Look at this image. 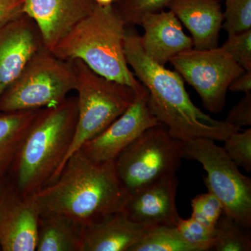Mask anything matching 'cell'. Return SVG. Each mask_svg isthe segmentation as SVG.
<instances>
[{
    "label": "cell",
    "instance_id": "1",
    "mask_svg": "<svg viewBox=\"0 0 251 251\" xmlns=\"http://www.w3.org/2000/svg\"><path fill=\"white\" fill-rule=\"evenodd\" d=\"M39 215H62L84 225L124 210L130 196L119 179L115 161L96 163L79 150L58 177L27 196Z\"/></svg>",
    "mask_w": 251,
    "mask_h": 251
},
{
    "label": "cell",
    "instance_id": "2",
    "mask_svg": "<svg viewBox=\"0 0 251 251\" xmlns=\"http://www.w3.org/2000/svg\"><path fill=\"white\" fill-rule=\"evenodd\" d=\"M124 50L127 64L148 92V104L159 123L175 138L186 142L197 138L224 141L239 130L226 121L213 119L194 105L176 71L157 64L144 52L140 36L126 26Z\"/></svg>",
    "mask_w": 251,
    "mask_h": 251
},
{
    "label": "cell",
    "instance_id": "3",
    "mask_svg": "<svg viewBox=\"0 0 251 251\" xmlns=\"http://www.w3.org/2000/svg\"><path fill=\"white\" fill-rule=\"evenodd\" d=\"M126 29L125 21L115 6L96 4L93 11L50 52L64 61L80 59L100 76L128 86L137 93L144 85L130 70L126 59Z\"/></svg>",
    "mask_w": 251,
    "mask_h": 251
},
{
    "label": "cell",
    "instance_id": "4",
    "mask_svg": "<svg viewBox=\"0 0 251 251\" xmlns=\"http://www.w3.org/2000/svg\"><path fill=\"white\" fill-rule=\"evenodd\" d=\"M77 120V98H67L58 105L41 109L14 163L16 188L23 197L58 177L72 145Z\"/></svg>",
    "mask_w": 251,
    "mask_h": 251
},
{
    "label": "cell",
    "instance_id": "5",
    "mask_svg": "<svg viewBox=\"0 0 251 251\" xmlns=\"http://www.w3.org/2000/svg\"><path fill=\"white\" fill-rule=\"evenodd\" d=\"M69 62L76 75L77 120L63 167L73 153L118 118L135 97L133 89L100 76L80 59Z\"/></svg>",
    "mask_w": 251,
    "mask_h": 251
},
{
    "label": "cell",
    "instance_id": "6",
    "mask_svg": "<svg viewBox=\"0 0 251 251\" xmlns=\"http://www.w3.org/2000/svg\"><path fill=\"white\" fill-rule=\"evenodd\" d=\"M72 63L42 47L0 97V113L56 106L76 88Z\"/></svg>",
    "mask_w": 251,
    "mask_h": 251
},
{
    "label": "cell",
    "instance_id": "7",
    "mask_svg": "<svg viewBox=\"0 0 251 251\" xmlns=\"http://www.w3.org/2000/svg\"><path fill=\"white\" fill-rule=\"evenodd\" d=\"M185 142L158 124L125 149L115 161L119 179L130 196L163 178L176 175L185 158Z\"/></svg>",
    "mask_w": 251,
    "mask_h": 251
},
{
    "label": "cell",
    "instance_id": "8",
    "mask_svg": "<svg viewBox=\"0 0 251 251\" xmlns=\"http://www.w3.org/2000/svg\"><path fill=\"white\" fill-rule=\"evenodd\" d=\"M185 158L196 160L206 172L208 191L219 200L224 214L251 227V179L243 175L215 140L197 138L185 142Z\"/></svg>",
    "mask_w": 251,
    "mask_h": 251
},
{
    "label": "cell",
    "instance_id": "9",
    "mask_svg": "<svg viewBox=\"0 0 251 251\" xmlns=\"http://www.w3.org/2000/svg\"><path fill=\"white\" fill-rule=\"evenodd\" d=\"M170 62L199 94L204 108L213 113L224 110L229 85L245 71L222 47L189 49Z\"/></svg>",
    "mask_w": 251,
    "mask_h": 251
},
{
    "label": "cell",
    "instance_id": "10",
    "mask_svg": "<svg viewBox=\"0 0 251 251\" xmlns=\"http://www.w3.org/2000/svg\"><path fill=\"white\" fill-rule=\"evenodd\" d=\"M158 124L148 104V92L144 86L135 93L129 107L100 134L84 144L82 152L96 163L115 161L145 130Z\"/></svg>",
    "mask_w": 251,
    "mask_h": 251
},
{
    "label": "cell",
    "instance_id": "11",
    "mask_svg": "<svg viewBox=\"0 0 251 251\" xmlns=\"http://www.w3.org/2000/svg\"><path fill=\"white\" fill-rule=\"evenodd\" d=\"M44 46L37 25L25 14L0 27V97Z\"/></svg>",
    "mask_w": 251,
    "mask_h": 251
},
{
    "label": "cell",
    "instance_id": "12",
    "mask_svg": "<svg viewBox=\"0 0 251 251\" xmlns=\"http://www.w3.org/2000/svg\"><path fill=\"white\" fill-rule=\"evenodd\" d=\"M39 218V211L30 200L4 183L0 195L1 251H36Z\"/></svg>",
    "mask_w": 251,
    "mask_h": 251
},
{
    "label": "cell",
    "instance_id": "13",
    "mask_svg": "<svg viewBox=\"0 0 251 251\" xmlns=\"http://www.w3.org/2000/svg\"><path fill=\"white\" fill-rule=\"evenodd\" d=\"M96 4L94 0H25L23 12L37 25L44 47L50 51Z\"/></svg>",
    "mask_w": 251,
    "mask_h": 251
},
{
    "label": "cell",
    "instance_id": "14",
    "mask_svg": "<svg viewBox=\"0 0 251 251\" xmlns=\"http://www.w3.org/2000/svg\"><path fill=\"white\" fill-rule=\"evenodd\" d=\"M176 175L163 178L131 195L125 210L133 222L175 227L181 219L176 206Z\"/></svg>",
    "mask_w": 251,
    "mask_h": 251
},
{
    "label": "cell",
    "instance_id": "15",
    "mask_svg": "<svg viewBox=\"0 0 251 251\" xmlns=\"http://www.w3.org/2000/svg\"><path fill=\"white\" fill-rule=\"evenodd\" d=\"M139 25L145 30L140 36L144 52L160 65L165 66L180 52L193 49L192 39L185 34L181 22L171 10L145 15Z\"/></svg>",
    "mask_w": 251,
    "mask_h": 251
},
{
    "label": "cell",
    "instance_id": "16",
    "mask_svg": "<svg viewBox=\"0 0 251 251\" xmlns=\"http://www.w3.org/2000/svg\"><path fill=\"white\" fill-rule=\"evenodd\" d=\"M151 226L137 224L125 209L84 226L81 251H129Z\"/></svg>",
    "mask_w": 251,
    "mask_h": 251
},
{
    "label": "cell",
    "instance_id": "17",
    "mask_svg": "<svg viewBox=\"0 0 251 251\" xmlns=\"http://www.w3.org/2000/svg\"><path fill=\"white\" fill-rule=\"evenodd\" d=\"M168 9L191 34L193 49L219 47L224 12L219 0H173Z\"/></svg>",
    "mask_w": 251,
    "mask_h": 251
},
{
    "label": "cell",
    "instance_id": "18",
    "mask_svg": "<svg viewBox=\"0 0 251 251\" xmlns=\"http://www.w3.org/2000/svg\"><path fill=\"white\" fill-rule=\"evenodd\" d=\"M41 110L0 113V181L14 166L23 142Z\"/></svg>",
    "mask_w": 251,
    "mask_h": 251
},
{
    "label": "cell",
    "instance_id": "19",
    "mask_svg": "<svg viewBox=\"0 0 251 251\" xmlns=\"http://www.w3.org/2000/svg\"><path fill=\"white\" fill-rule=\"evenodd\" d=\"M84 226L65 216H40L36 251H82Z\"/></svg>",
    "mask_w": 251,
    "mask_h": 251
},
{
    "label": "cell",
    "instance_id": "20",
    "mask_svg": "<svg viewBox=\"0 0 251 251\" xmlns=\"http://www.w3.org/2000/svg\"><path fill=\"white\" fill-rule=\"evenodd\" d=\"M129 251H194L176 226H151Z\"/></svg>",
    "mask_w": 251,
    "mask_h": 251
},
{
    "label": "cell",
    "instance_id": "21",
    "mask_svg": "<svg viewBox=\"0 0 251 251\" xmlns=\"http://www.w3.org/2000/svg\"><path fill=\"white\" fill-rule=\"evenodd\" d=\"M216 241L213 250L216 251H251V234L232 218L224 214L216 223Z\"/></svg>",
    "mask_w": 251,
    "mask_h": 251
},
{
    "label": "cell",
    "instance_id": "22",
    "mask_svg": "<svg viewBox=\"0 0 251 251\" xmlns=\"http://www.w3.org/2000/svg\"><path fill=\"white\" fill-rule=\"evenodd\" d=\"M178 232L194 251L213 250L216 241L214 227H208L191 217L181 218L176 225Z\"/></svg>",
    "mask_w": 251,
    "mask_h": 251
},
{
    "label": "cell",
    "instance_id": "23",
    "mask_svg": "<svg viewBox=\"0 0 251 251\" xmlns=\"http://www.w3.org/2000/svg\"><path fill=\"white\" fill-rule=\"evenodd\" d=\"M173 0H120L116 8L126 25H139L140 20L168 7Z\"/></svg>",
    "mask_w": 251,
    "mask_h": 251
},
{
    "label": "cell",
    "instance_id": "24",
    "mask_svg": "<svg viewBox=\"0 0 251 251\" xmlns=\"http://www.w3.org/2000/svg\"><path fill=\"white\" fill-rule=\"evenodd\" d=\"M224 18L228 35L251 29V0H226Z\"/></svg>",
    "mask_w": 251,
    "mask_h": 251
},
{
    "label": "cell",
    "instance_id": "25",
    "mask_svg": "<svg viewBox=\"0 0 251 251\" xmlns=\"http://www.w3.org/2000/svg\"><path fill=\"white\" fill-rule=\"evenodd\" d=\"M234 132L224 140L223 148L238 168L251 171V128Z\"/></svg>",
    "mask_w": 251,
    "mask_h": 251
},
{
    "label": "cell",
    "instance_id": "26",
    "mask_svg": "<svg viewBox=\"0 0 251 251\" xmlns=\"http://www.w3.org/2000/svg\"><path fill=\"white\" fill-rule=\"evenodd\" d=\"M191 217L208 227H215L224 214V206L219 199L209 192L198 195L192 200Z\"/></svg>",
    "mask_w": 251,
    "mask_h": 251
},
{
    "label": "cell",
    "instance_id": "27",
    "mask_svg": "<svg viewBox=\"0 0 251 251\" xmlns=\"http://www.w3.org/2000/svg\"><path fill=\"white\" fill-rule=\"evenodd\" d=\"M221 47L244 70L251 72V29L228 35Z\"/></svg>",
    "mask_w": 251,
    "mask_h": 251
},
{
    "label": "cell",
    "instance_id": "28",
    "mask_svg": "<svg viewBox=\"0 0 251 251\" xmlns=\"http://www.w3.org/2000/svg\"><path fill=\"white\" fill-rule=\"evenodd\" d=\"M225 121L241 130L243 126H251V92L245 94L229 110Z\"/></svg>",
    "mask_w": 251,
    "mask_h": 251
},
{
    "label": "cell",
    "instance_id": "29",
    "mask_svg": "<svg viewBox=\"0 0 251 251\" xmlns=\"http://www.w3.org/2000/svg\"><path fill=\"white\" fill-rule=\"evenodd\" d=\"M25 0H0V27L22 16Z\"/></svg>",
    "mask_w": 251,
    "mask_h": 251
},
{
    "label": "cell",
    "instance_id": "30",
    "mask_svg": "<svg viewBox=\"0 0 251 251\" xmlns=\"http://www.w3.org/2000/svg\"><path fill=\"white\" fill-rule=\"evenodd\" d=\"M228 90L232 92L250 93L251 92V72L244 71L238 75L229 86Z\"/></svg>",
    "mask_w": 251,
    "mask_h": 251
},
{
    "label": "cell",
    "instance_id": "31",
    "mask_svg": "<svg viewBox=\"0 0 251 251\" xmlns=\"http://www.w3.org/2000/svg\"><path fill=\"white\" fill-rule=\"evenodd\" d=\"M120 0H94L96 4L103 6L113 5V3L118 2Z\"/></svg>",
    "mask_w": 251,
    "mask_h": 251
},
{
    "label": "cell",
    "instance_id": "32",
    "mask_svg": "<svg viewBox=\"0 0 251 251\" xmlns=\"http://www.w3.org/2000/svg\"><path fill=\"white\" fill-rule=\"evenodd\" d=\"M4 180L0 181V195H1V190H2L3 186H4Z\"/></svg>",
    "mask_w": 251,
    "mask_h": 251
},
{
    "label": "cell",
    "instance_id": "33",
    "mask_svg": "<svg viewBox=\"0 0 251 251\" xmlns=\"http://www.w3.org/2000/svg\"><path fill=\"white\" fill-rule=\"evenodd\" d=\"M0 251H1V247H0Z\"/></svg>",
    "mask_w": 251,
    "mask_h": 251
}]
</instances>
